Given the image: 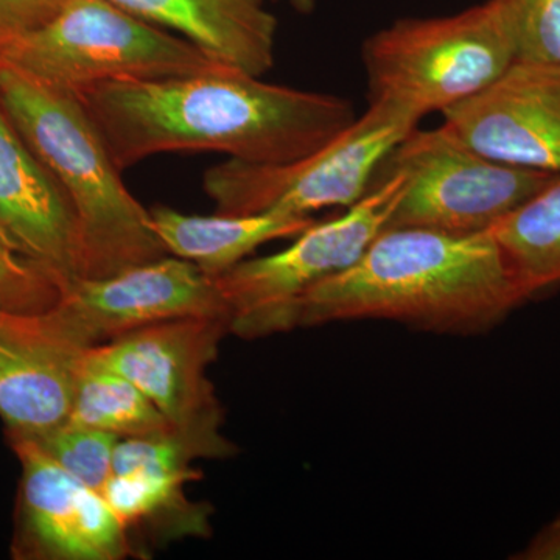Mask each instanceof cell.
Returning a JSON list of instances; mask_svg holds the SVG:
<instances>
[{"label":"cell","mask_w":560,"mask_h":560,"mask_svg":"<svg viewBox=\"0 0 560 560\" xmlns=\"http://www.w3.org/2000/svg\"><path fill=\"white\" fill-rule=\"evenodd\" d=\"M121 172L154 154L213 151L253 164L313 153L355 121L353 103L221 68L114 81L80 95Z\"/></svg>","instance_id":"obj_1"},{"label":"cell","mask_w":560,"mask_h":560,"mask_svg":"<svg viewBox=\"0 0 560 560\" xmlns=\"http://www.w3.org/2000/svg\"><path fill=\"white\" fill-rule=\"evenodd\" d=\"M526 301L492 232L385 228L348 270L302 298L300 326L388 319L423 330H486Z\"/></svg>","instance_id":"obj_2"},{"label":"cell","mask_w":560,"mask_h":560,"mask_svg":"<svg viewBox=\"0 0 560 560\" xmlns=\"http://www.w3.org/2000/svg\"><path fill=\"white\" fill-rule=\"evenodd\" d=\"M0 106L75 215L81 278H105L168 256L125 186L101 130L77 95L0 65Z\"/></svg>","instance_id":"obj_3"},{"label":"cell","mask_w":560,"mask_h":560,"mask_svg":"<svg viewBox=\"0 0 560 560\" xmlns=\"http://www.w3.org/2000/svg\"><path fill=\"white\" fill-rule=\"evenodd\" d=\"M0 65L77 97L114 81L221 68L189 40L110 0H66L49 21L13 40Z\"/></svg>","instance_id":"obj_4"},{"label":"cell","mask_w":560,"mask_h":560,"mask_svg":"<svg viewBox=\"0 0 560 560\" xmlns=\"http://www.w3.org/2000/svg\"><path fill=\"white\" fill-rule=\"evenodd\" d=\"M370 103L418 120L451 108L499 79L514 51L490 0L441 18H405L361 47Z\"/></svg>","instance_id":"obj_5"},{"label":"cell","mask_w":560,"mask_h":560,"mask_svg":"<svg viewBox=\"0 0 560 560\" xmlns=\"http://www.w3.org/2000/svg\"><path fill=\"white\" fill-rule=\"evenodd\" d=\"M419 121L407 110L370 103L366 113L326 145L283 164L228 160L209 168L202 186L217 212H264L312 217L329 208H350L374 183L390 150Z\"/></svg>","instance_id":"obj_6"},{"label":"cell","mask_w":560,"mask_h":560,"mask_svg":"<svg viewBox=\"0 0 560 560\" xmlns=\"http://www.w3.org/2000/svg\"><path fill=\"white\" fill-rule=\"evenodd\" d=\"M404 186L401 173H377L368 194L341 215L315 221L289 248L213 276L230 311V331L260 338L300 327L302 298L363 256L388 226Z\"/></svg>","instance_id":"obj_7"},{"label":"cell","mask_w":560,"mask_h":560,"mask_svg":"<svg viewBox=\"0 0 560 560\" xmlns=\"http://www.w3.org/2000/svg\"><path fill=\"white\" fill-rule=\"evenodd\" d=\"M388 172L401 173L405 186L386 228H427L448 234L490 230L556 175L481 156L444 125L408 132L377 171Z\"/></svg>","instance_id":"obj_8"},{"label":"cell","mask_w":560,"mask_h":560,"mask_svg":"<svg viewBox=\"0 0 560 560\" xmlns=\"http://www.w3.org/2000/svg\"><path fill=\"white\" fill-rule=\"evenodd\" d=\"M226 331L223 316L164 320L86 353L135 383L200 458H226L237 448L220 433L223 410L206 375Z\"/></svg>","instance_id":"obj_9"},{"label":"cell","mask_w":560,"mask_h":560,"mask_svg":"<svg viewBox=\"0 0 560 560\" xmlns=\"http://www.w3.org/2000/svg\"><path fill=\"white\" fill-rule=\"evenodd\" d=\"M206 316L230 319L215 278L168 254L105 278L70 280L38 320L47 341L86 350L151 324Z\"/></svg>","instance_id":"obj_10"},{"label":"cell","mask_w":560,"mask_h":560,"mask_svg":"<svg viewBox=\"0 0 560 560\" xmlns=\"http://www.w3.org/2000/svg\"><path fill=\"white\" fill-rule=\"evenodd\" d=\"M22 467L13 552L20 559L119 560L127 526L97 490L77 480L31 438L9 434Z\"/></svg>","instance_id":"obj_11"},{"label":"cell","mask_w":560,"mask_h":560,"mask_svg":"<svg viewBox=\"0 0 560 560\" xmlns=\"http://www.w3.org/2000/svg\"><path fill=\"white\" fill-rule=\"evenodd\" d=\"M441 114L442 125L481 156L560 173V65L514 61L499 79Z\"/></svg>","instance_id":"obj_12"},{"label":"cell","mask_w":560,"mask_h":560,"mask_svg":"<svg viewBox=\"0 0 560 560\" xmlns=\"http://www.w3.org/2000/svg\"><path fill=\"white\" fill-rule=\"evenodd\" d=\"M0 234L13 248L51 272L61 289L81 278L79 228L68 198L2 106Z\"/></svg>","instance_id":"obj_13"},{"label":"cell","mask_w":560,"mask_h":560,"mask_svg":"<svg viewBox=\"0 0 560 560\" xmlns=\"http://www.w3.org/2000/svg\"><path fill=\"white\" fill-rule=\"evenodd\" d=\"M175 32L220 66L264 77L276 65L278 20L264 0H110Z\"/></svg>","instance_id":"obj_14"},{"label":"cell","mask_w":560,"mask_h":560,"mask_svg":"<svg viewBox=\"0 0 560 560\" xmlns=\"http://www.w3.org/2000/svg\"><path fill=\"white\" fill-rule=\"evenodd\" d=\"M83 350L0 341V418L9 434L39 436L66 425Z\"/></svg>","instance_id":"obj_15"},{"label":"cell","mask_w":560,"mask_h":560,"mask_svg":"<svg viewBox=\"0 0 560 560\" xmlns=\"http://www.w3.org/2000/svg\"><path fill=\"white\" fill-rule=\"evenodd\" d=\"M151 224L165 250L219 276L245 260L265 243L300 235L313 217L264 212L256 215H189L167 206L150 209Z\"/></svg>","instance_id":"obj_16"},{"label":"cell","mask_w":560,"mask_h":560,"mask_svg":"<svg viewBox=\"0 0 560 560\" xmlns=\"http://www.w3.org/2000/svg\"><path fill=\"white\" fill-rule=\"evenodd\" d=\"M489 231L526 300L560 283V173Z\"/></svg>","instance_id":"obj_17"},{"label":"cell","mask_w":560,"mask_h":560,"mask_svg":"<svg viewBox=\"0 0 560 560\" xmlns=\"http://www.w3.org/2000/svg\"><path fill=\"white\" fill-rule=\"evenodd\" d=\"M200 471H130L110 475L101 493L130 530L154 525L162 536H201L208 533L209 511L184 495V486L197 481Z\"/></svg>","instance_id":"obj_18"},{"label":"cell","mask_w":560,"mask_h":560,"mask_svg":"<svg viewBox=\"0 0 560 560\" xmlns=\"http://www.w3.org/2000/svg\"><path fill=\"white\" fill-rule=\"evenodd\" d=\"M68 423L119 438L175 433L172 423L135 383L92 361L86 350L80 357Z\"/></svg>","instance_id":"obj_19"},{"label":"cell","mask_w":560,"mask_h":560,"mask_svg":"<svg viewBox=\"0 0 560 560\" xmlns=\"http://www.w3.org/2000/svg\"><path fill=\"white\" fill-rule=\"evenodd\" d=\"M515 61L560 65V0H490Z\"/></svg>","instance_id":"obj_20"},{"label":"cell","mask_w":560,"mask_h":560,"mask_svg":"<svg viewBox=\"0 0 560 560\" xmlns=\"http://www.w3.org/2000/svg\"><path fill=\"white\" fill-rule=\"evenodd\" d=\"M31 440L77 480L101 492L113 471L114 448L120 438L66 423Z\"/></svg>","instance_id":"obj_21"},{"label":"cell","mask_w":560,"mask_h":560,"mask_svg":"<svg viewBox=\"0 0 560 560\" xmlns=\"http://www.w3.org/2000/svg\"><path fill=\"white\" fill-rule=\"evenodd\" d=\"M60 298L58 279L0 235V308L18 315H40L54 308Z\"/></svg>","instance_id":"obj_22"},{"label":"cell","mask_w":560,"mask_h":560,"mask_svg":"<svg viewBox=\"0 0 560 560\" xmlns=\"http://www.w3.org/2000/svg\"><path fill=\"white\" fill-rule=\"evenodd\" d=\"M195 458H200L197 451L175 433L162 436L120 438L114 448L110 475L189 470Z\"/></svg>","instance_id":"obj_23"},{"label":"cell","mask_w":560,"mask_h":560,"mask_svg":"<svg viewBox=\"0 0 560 560\" xmlns=\"http://www.w3.org/2000/svg\"><path fill=\"white\" fill-rule=\"evenodd\" d=\"M66 0H0V54L49 21Z\"/></svg>","instance_id":"obj_24"},{"label":"cell","mask_w":560,"mask_h":560,"mask_svg":"<svg viewBox=\"0 0 560 560\" xmlns=\"http://www.w3.org/2000/svg\"><path fill=\"white\" fill-rule=\"evenodd\" d=\"M514 559L560 560V517L541 529L536 539L521 555L514 556Z\"/></svg>","instance_id":"obj_25"},{"label":"cell","mask_w":560,"mask_h":560,"mask_svg":"<svg viewBox=\"0 0 560 560\" xmlns=\"http://www.w3.org/2000/svg\"><path fill=\"white\" fill-rule=\"evenodd\" d=\"M24 315L0 308V341H24Z\"/></svg>","instance_id":"obj_26"},{"label":"cell","mask_w":560,"mask_h":560,"mask_svg":"<svg viewBox=\"0 0 560 560\" xmlns=\"http://www.w3.org/2000/svg\"><path fill=\"white\" fill-rule=\"evenodd\" d=\"M283 2L289 3L291 9L305 16L312 14L316 7V0H283Z\"/></svg>","instance_id":"obj_27"},{"label":"cell","mask_w":560,"mask_h":560,"mask_svg":"<svg viewBox=\"0 0 560 560\" xmlns=\"http://www.w3.org/2000/svg\"><path fill=\"white\" fill-rule=\"evenodd\" d=\"M0 235H2V234H0ZM14 249H16V248H14Z\"/></svg>","instance_id":"obj_28"}]
</instances>
